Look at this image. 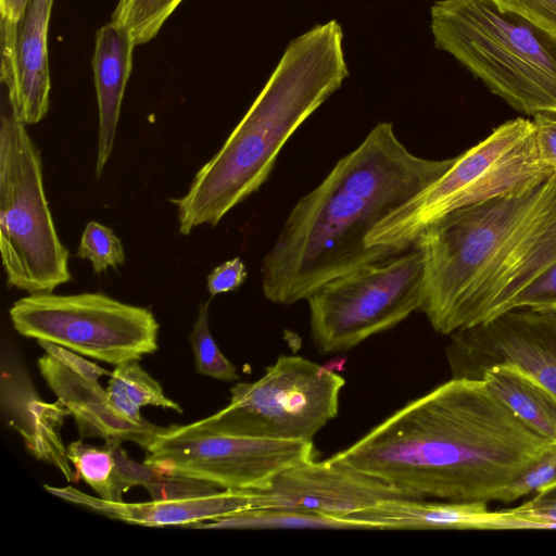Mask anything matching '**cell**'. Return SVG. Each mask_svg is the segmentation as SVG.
<instances>
[{
	"mask_svg": "<svg viewBox=\"0 0 556 556\" xmlns=\"http://www.w3.org/2000/svg\"><path fill=\"white\" fill-rule=\"evenodd\" d=\"M554 444L485 380L452 377L330 458L405 497L489 503Z\"/></svg>",
	"mask_w": 556,
	"mask_h": 556,
	"instance_id": "obj_1",
	"label": "cell"
},
{
	"mask_svg": "<svg viewBox=\"0 0 556 556\" xmlns=\"http://www.w3.org/2000/svg\"><path fill=\"white\" fill-rule=\"evenodd\" d=\"M454 161L420 157L391 123H378L289 213L263 260L266 299L285 305L307 300L329 280L399 254L367 247V236Z\"/></svg>",
	"mask_w": 556,
	"mask_h": 556,
	"instance_id": "obj_2",
	"label": "cell"
},
{
	"mask_svg": "<svg viewBox=\"0 0 556 556\" xmlns=\"http://www.w3.org/2000/svg\"><path fill=\"white\" fill-rule=\"evenodd\" d=\"M414 244L424 258L419 312L433 330L450 336L486 321L556 261V174L447 213Z\"/></svg>",
	"mask_w": 556,
	"mask_h": 556,
	"instance_id": "obj_3",
	"label": "cell"
},
{
	"mask_svg": "<svg viewBox=\"0 0 556 556\" xmlns=\"http://www.w3.org/2000/svg\"><path fill=\"white\" fill-rule=\"evenodd\" d=\"M348 77L343 30L336 20L294 38L222 148L197 172L188 191L170 200L179 233L216 226L256 192L287 140Z\"/></svg>",
	"mask_w": 556,
	"mask_h": 556,
	"instance_id": "obj_4",
	"label": "cell"
},
{
	"mask_svg": "<svg viewBox=\"0 0 556 556\" xmlns=\"http://www.w3.org/2000/svg\"><path fill=\"white\" fill-rule=\"evenodd\" d=\"M434 46L525 115H556V36L492 0H438Z\"/></svg>",
	"mask_w": 556,
	"mask_h": 556,
	"instance_id": "obj_5",
	"label": "cell"
},
{
	"mask_svg": "<svg viewBox=\"0 0 556 556\" xmlns=\"http://www.w3.org/2000/svg\"><path fill=\"white\" fill-rule=\"evenodd\" d=\"M533 122L517 117L455 156L439 179L382 219L369 232V248L401 253L432 222L492 198L522 192L551 177L539 159Z\"/></svg>",
	"mask_w": 556,
	"mask_h": 556,
	"instance_id": "obj_6",
	"label": "cell"
},
{
	"mask_svg": "<svg viewBox=\"0 0 556 556\" xmlns=\"http://www.w3.org/2000/svg\"><path fill=\"white\" fill-rule=\"evenodd\" d=\"M0 252L10 288L46 293L72 280L70 253L46 198L40 151L10 110L0 122Z\"/></svg>",
	"mask_w": 556,
	"mask_h": 556,
	"instance_id": "obj_7",
	"label": "cell"
},
{
	"mask_svg": "<svg viewBox=\"0 0 556 556\" xmlns=\"http://www.w3.org/2000/svg\"><path fill=\"white\" fill-rule=\"evenodd\" d=\"M424 258L419 248L357 267L308 298L311 337L323 354L344 352L419 311Z\"/></svg>",
	"mask_w": 556,
	"mask_h": 556,
	"instance_id": "obj_8",
	"label": "cell"
},
{
	"mask_svg": "<svg viewBox=\"0 0 556 556\" xmlns=\"http://www.w3.org/2000/svg\"><path fill=\"white\" fill-rule=\"evenodd\" d=\"M345 380L302 356L281 355L252 382L230 388V402L217 413L194 421L215 432L313 441L339 410Z\"/></svg>",
	"mask_w": 556,
	"mask_h": 556,
	"instance_id": "obj_9",
	"label": "cell"
},
{
	"mask_svg": "<svg viewBox=\"0 0 556 556\" xmlns=\"http://www.w3.org/2000/svg\"><path fill=\"white\" fill-rule=\"evenodd\" d=\"M9 315L23 337L115 366L141 359L159 346L160 325L149 308L102 292L28 294L13 303Z\"/></svg>",
	"mask_w": 556,
	"mask_h": 556,
	"instance_id": "obj_10",
	"label": "cell"
},
{
	"mask_svg": "<svg viewBox=\"0 0 556 556\" xmlns=\"http://www.w3.org/2000/svg\"><path fill=\"white\" fill-rule=\"evenodd\" d=\"M144 464L208 481L224 490H258L281 471L316 459L313 441L275 440L170 425L146 448Z\"/></svg>",
	"mask_w": 556,
	"mask_h": 556,
	"instance_id": "obj_11",
	"label": "cell"
},
{
	"mask_svg": "<svg viewBox=\"0 0 556 556\" xmlns=\"http://www.w3.org/2000/svg\"><path fill=\"white\" fill-rule=\"evenodd\" d=\"M450 338L453 378L482 379L493 366L513 365L556 395V309L511 308Z\"/></svg>",
	"mask_w": 556,
	"mask_h": 556,
	"instance_id": "obj_12",
	"label": "cell"
},
{
	"mask_svg": "<svg viewBox=\"0 0 556 556\" xmlns=\"http://www.w3.org/2000/svg\"><path fill=\"white\" fill-rule=\"evenodd\" d=\"M253 491L255 508H279L344 518L393 497H405L389 483L343 463L309 460L278 473Z\"/></svg>",
	"mask_w": 556,
	"mask_h": 556,
	"instance_id": "obj_13",
	"label": "cell"
},
{
	"mask_svg": "<svg viewBox=\"0 0 556 556\" xmlns=\"http://www.w3.org/2000/svg\"><path fill=\"white\" fill-rule=\"evenodd\" d=\"M53 0H29L22 16L1 17V80L9 110L23 125L39 123L49 109L48 26Z\"/></svg>",
	"mask_w": 556,
	"mask_h": 556,
	"instance_id": "obj_14",
	"label": "cell"
},
{
	"mask_svg": "<svg viewBox=\"0 0 556 556\" xmlns=\"http://www.w3.org/2000/svg\"><path fill=\"white\" fill-rule=\"evenodd\" d=\"M0 401L3 419L20 433L27 451L38 460L53 465L68 482L78 481L60 434L68 409L60 401H43L10 354L2 356Z\"/></svg>",
	"mask_w": 556,
	"mask_h": 556,
	"instance_id": "obj_15",
	"label": "cell"
},
{
	"mask_svg": "<svg viewBox=\"0 0 556 556\" xmlns=\"http://www.w3.org/2000/svg\"><path fill=\"white\" fill-rule=\"evenodd\" d=\"M38 368L58 401L74 418L81 439L131 441L146 451L163 429L148 420L136 424L121 417L112 408L99 380L73 371L48 353L38 359Z\"/></svg>",
	"mask_w": 556,
	"mask_h": 556,
	"instance_id": "obj_16",
	"label": "cell"
},
{
	"mask_svg": "<svg viewBox=\"0 0 556 556\" xmlns=\"http://www.w3.org/2000/svg\"><path fill=\"white\" fill-rule=\"evenodd\" d=\"M45 489L52 495L108 518L146 527L187 526L255 508L252 490H223L193 497L139 503L113 502L74 486Z\"/></svg>",
	"mask_w": 556,
	"mask_h": 556,
	"instance_id": "obj_17",
	"label": "cell"
},
{
	"mask_svg": "<svg viewBox=\"0 0 556 556\" xmlns=\"http://www.w3.org/2000/svg\"><path fill=\"white\" fill-rule=\"evenodd\" d=\"M345 519L366 529H453L515 530L525 529L521 519L508 509L490 510L483 502L426 501L393 497L353 513Z\"/></svg>",
	"mask_w": 556,
	"mask_h": 556,
	"instance_id": "obj_18",
	"label": "cell"
},
{
	"mask_svg": "<svg viewBox=\"0 0 556 556\" xmlns=\"http://www.w3.org/2000/svg\"><path fill=\"white\" fill-rule=\"evenodd\" d=\"M136 43L130 33L111 22L96 34L92 70L99 110L96 178H100L114 148L122 101L132 66Z\"/></svg>",
	"mask_w": 556,
	"mask_h": 556,
	"instance_id": "obj_19",
	"label": "cell"
},
{
	"mask_svg": "<svg viewBox=\"0 0 556 556\" xmlns=\"http://www.w3.org/2000/svg\"><path fill=\"white\" fill-rule=\"evenodd\" d=\"M525 422L556 443V395L513 365H496L482 377Z\"/></svg>",
	"mask_w": 556,
	"mask_h": 556,
	"instance_id": "obj_20",
	"label": "cell"
},
{
	"mask_svg": "<svg viewBox=\"0 0 556 556\" xmlns=\"http://www.w3.org/2000/svg\"><path fill=\"white\" fill-rule=\"evenodd\" d=\"M105 390L114 412L131 422L147 421L140 414L147 405L182 413L180 405L164 394L161 384L141 367L139 359L116 365Z\"/></svg>",
	"mask_w": 556,
	"mask_h": 556,
	"instance_id": "obj_21",
	"label": "cell"
},
{
	"mask_svg": "<svg viewBox=\"0 0 556 556\" xmlns=\"http://www.w3.org/2000/svg\"><path fill=\"white\" fill-rule=\"evenodd\" d=\"M115 458L117 472L124 491L134 486H143L154 501L178 500L200 496L223 491L208 481L172 475L147 464L131 459L122 448L121 442L105 441Z\"/></svg>",
	"mask_w": 556,
	"mask_h": 556,
	"instance_id": "obj_22",
	"label": "cell"
},
{
	"mask_svg": "<svg viewBox=\"0 0 556 556\" xmlns=\"http://www.w3.org/2000/svg\"><path fill=\"white\" fill-rule=\"evenodd\" d=\"M193 529H270V528H327L366 529L355 521L336 516L279 508L239 510L211 520L191 523Z\"/></svg>",
	"mask_w": 556,
	"mask_h": 556,
	"instance_id": "obj_23",
	"label": "cell"
},
{
	"mask_svg": "<svg viewBox=\"0 0 556 556\" xmlns=\"http://www.w3.org/2000/svg\"><path fill=\"white\" fill-rule=\"evenodd\" d=\"M66 447L67 458L73 464L78 480H84L103 500L123 501L125 491L115 458L106 444L94 446L78 440Z\"/></svg>",
	"mask_w": 556,
	"mask_h": 556,
	"instance_id": "obj_24",
	"label": "cell"
},
{
	"mask_svg": "<svg viewBox=\"0 0 556 556\" xmlns=\"http://www.w3.org/2000/svg\"><path fill=\"white\" fill-rule=\"evenodd\" d=\"M182 0H118L112 22L127 29L136 45L153 39Z\"/></svg>",
	"mask_w": 556,
	"mask_h": 556,
	"instance_id": "obj_25",
	"label": "cell"
},
{
	"mask_svg": "<svg viewBox=\"0 0 556 556\" xmlns=\"http://www.w3.org/2000/svg\"><path fill=\"white\" fill-rule=\"evenodd\" d=\"M210 303L211 300L199 306L198 317L189 336L195 369L200 375L222 381L238 380L236 366L222 353L210 331Z\"/></svg>",
	"mask_w": 556,
	"mask_h": 556,
	"instance_id": "obj_26",
	"label": "cell"
},
{
	"mask_svg": "<svg viewBox=\"0 0 556 556\" xmlns=\"http://www.w3.org/2000/svg\"><path fill=\"white\" fill-rule=\"evenodd\" d=\"M76 255L88 260L98 275L125 263V251L119 238L111 228L94 220L85 226Z\"/></svg>",
	"mask_w": 556,
	"mask_h": 556,
	"instance_id": "obj_27",
	"label": "cell"
},
{
	"mask_svg": "<svg viewBox=\"0 0 556 556\" xmlns=\"http://www.w3.org/2000/svg\"><path fill=\"white\" fill-rule=\"evenodd\" d=\"M552 488H556V443L503 491L498 502L510 504Z\"/></svg>",
	"mask_w": 556,
	"mask_h": 556,
	"instance_id": "obj_28",
	"label": "cell"
},
{
	"mask_svg": "<svg viewBox=\"0 0 556 556\" xmlns=\"http://www.w3.org/2000/svg\"><path fill=\"white\" fill-rule=\"evenodd\" d=\"M508 511L521 519L527 529H555L556 488L539 492L526 503L508 508Z\"/></svg>",
	"mask_w": 556,
	"mask_h": 556,
	"instance_id": "obj_29",
	"label": "cell"
},
{
	"mask_svg": "<svg viewBox=\"0 0 556 556\" xmlns=\"http://www.w3.org/2000/svg\"><path fill=\"white\" fill-rule=\"evenodd\" d=\"M516 307L556 309V261L516 296Z\"/></svg>",
	"mask_w": 556,
	"mask_h": 556,
	"instance_id": "obj_30",
	"label": "cell"
},
{
	"mask_svg": "<svg viewBox=\"0 0 556 556\" xmlns=\"http://www.w3.org/2000/svg\"><path fill=\"white\" fill-rule=\"evenodd\" d=\"M501 10L519 15L556 36V0H492Z\"/></svg>",
	"mask_w": 556,
	"mask_h": 556,
	"instance_id": "obj_31",
	"label": "cell"
},
{
	"mask_svg": "<svg viewBox=\"0 0 556 556\" xmlns=\"http://www.w3.org/2000/svg\"><path fill=\"white\" fill-rule=\"evenodd\" d=\"M248 278V271L240 257H235L215 267L206 278L208 293L214 296L236 291Z\"/></svg>",
	"mask_w": 556,
	"mask_h": 556,
	"instance_id": "obj_32",
	"label": "cell"
},
{
	"mask_svg": "<svg viewBox=\"0 0 556 556\" xmlns=\"http://www.w3.org/2000/svg\"><path fill=\"white\" fill-rule=\"evenodd\" d=\"M534 142L542 164L556 174V115L533 116Z\"/></svg>",
	"mask_w": 556,
	"mask_h": 556,
	"instance_id": "obj_33",
	"label": "cell"
},
{
	"mask_svg": "<svg viewBox=\"0 0 556 556\" xmlns=\"http://www.w3.org/2000/svg\"><path fill=\"white\" fill-rule=\"evenodd\" d=\"M38 344L42 350L60 361L66 367L73 371L92 380H99L102 376H111L112 371H109L94 363L87 361L86 358L78 355V353L65 349L55 343L38 340Z\"/></svg>",
	"mask_w": 556,
	"mask_h": 556,
	"instance_id": "obj_34",
	"label": "cell"
},
{
	"mask_svg": "<svg viewBox=\"0 0 556 556\" xmlns=\"http://www.w3.org/2000/svg\"><path fill=\"white\" fill-rule=\"evenodd\" d=\"M29 0H0L1 17L16 22L25 11Z\"/></svg>",
	"mask_w": 556,
	"mask_h": 556,
	"instance_id": "obj_35",
	"label": "cell"
}]
</instances>
